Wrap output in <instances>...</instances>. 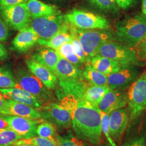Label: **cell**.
Returning a JSON list of instances; mask_svg holds the SVG:
<instances>
[{
  "instance_id": "obj_22",
  "label": "cell",
  "mask_w": 146,
  "mask_h": 146,
  "mask_svg": "<svg viewBox=\"0 0 146 146\" xmlns=\"http://www.w3.org/2000/svg\"><path fill=\"white\" fill-rule=\"evenodd\" d=\"M33 58L54 73L59 59V55L56 50L46 47L37 49L34 53Z\"/></svg>"
},
{
  "instance_id": "obj_41",
  "label": "cell",
  "mask_w": 146,
  "mask_h": 146,
  "mask_svg": "<svg viewBox=\"0 0 146 146\" xmlns=\"http://www.w3.org/2000/svg\"><path fill=\"white\" fill-rule=\"evenodd\" d=\"M7 98L0 92V110H2L5 106Z\"/></svg>"
},
{
  "instance_id": "obj_38",
  "label": "cell",
  "mask_w": 146,
  "mask_h": 146,
  "mask_svg": "<svg viewBox=\"0 0 146 146\" xmlns=\"http://www.w3.org/2000/svg\"><path fill=\"white\" fill-rule=\"evenodd\" d=\"M28 0H0V7H7L26 3Z\"/></svg>"
},
{
  "instance_id": "obj_29",
  "label": "cell",
  "mask_w": 146,
  "mask_h": 146,
  "mask_svg": "<svg viewBox=\"0 0 146 146\" xmlns=\"http://www.w3.org/2000/svg\"><path fill=\"white\" fill-rule=\"evenodd\" d=\"M22 144H31L35 146H58L56 140H53L40 136H35L29 139H22L15 142L13 145Z\"/></svg>"
},
{
  "instance_id": "obj_25",
  "label": "cell",
  "mask_w": 146,
  "mask_h": 146,
  "mask_svg": "<svg viewBox=\"0 0 146 146\" xmlns=\"http://www.w3.org/2000/svg\"><path fill=\"white\" fill-rule=\"evenodd\" d=\"M84 80L89 84L94 86L107 84V76L95 69L89 63H87L82 70Z\"/></svg>"
},
{
  "instance_id": "obj_37",
  "label": "cell",
  "mask_w": 146,
  "mask_h": 146,
  "mask_svg": "<svg viewBox=\"0 0 146 146\" xmlns=\"http://www.w3.org/2000/svg\"><path fill=\"white\" fill-rule=\"evenodd\" d=\"M117 6L122 9H127L134 5L136 0H114Z\"/></svg>"
},
{
  "instance_id": "obj_8",
  "label": "cell",
  "mask_w": 146,
  "mask_h": 146,
  "mask_svg": "<svg viewBox=\"0 0 146 146\" xmlns=\"http://www.w3.org/2000/svg\"><path fill=\"white\" fill-rule=\"evenodd\" d=\"M66 16L70 25L80 29H109L108 21L101 16L87 11L73 9Z\"/></svg>"
},
{
  "instance_id": "obj_6",
  "label": "cell",
  "mask_w": 146,
  "mask_h": 146,
  "mask_svg": "<svg viewBox=\"0 0 146 146\" xmlns=\"http://www.w3.org/2000/svg\"><path fill=\"white\" fill-rule=\"evenodd\" d=\"M16 82L20 88L34 95L42 103L49 102L52 99L50 89L46 88L41 81L26 68H19L16 72Z\"/></svg>"
},
{
  "instance_id": "obj_33",
  "label": "cell",
  "mask_w": 146,
  "mask_h": 146,
  "mask_svg": "<svg viewBox=\"0 0 146 146\" xmlns=\"http://www.w3.org/2000/svg\"><path fill=\"white\" fill-rule=\"evenodd\" d=\"M89 2L100 10L116 13L119 9L114 0H88Z\"/></svg>"
},
{
  "instance_id": "obj_35",
  "label": "cell",
  "mask_w": 146,
  "mask_h": 146,
  "mask_svg": "<svg viewBox=\"0 0 146 146\" xmlns=\"http://www.w3.org/2000/svg\"><path fill=\"white\" fill-rule=\"evenodd\" d=\"M133 49L140 60L143 61L146 59V36Z\"/></svg>"
},
{
  "instance_id": "obj_9",
  "label": "cell",
  "mask_w": 146,
  "mask_h": 146,
  "mask_svg": "<svg viewBox=\"0 0 146 146\" xmlns=\"http://www.w3.org/2000/svg\"><path fill=\"white\" fill-rule=\"evenodd\" d=\"M0 15L11 29L21 31L30 26L31 16L26 3L0 7Z\"/></svg>"
},
{
  "instance_id": "obj_44",
  "label": "cell",
  "mask_w": 146,
  "mask_h": 146,
  "mask_svg": "<svg viewBox=\"0 0 146 146\" xmlns=\"http://www.w3.org/2000/svg\"><path fill=\"white\" fill-rule=\"evenodd\" d=\"M102 146H111L110 145V144L109 145H103Z\"/></svg>"
},
{
  "instance_id": "obj_16",
  "label": "cell",
  "mask_w": 146,
  "mask_h": 146,
  "mask_svg": "<svg viewBox=\"0 0 146 146\" xmlns=\"http://www.w3.org/2000/svg\"><path fill=\"white\" fill-rule=\"evenodd\" d=\"M110 136L114 141H119L128 125L129 110L125 107L115 110L110 113Z\"/></svg>"
},
{
  "instance_id": "obj_7",
  "label": "cell",
  "mask_w": 146,
  "mask_h": 146,
  "mask_svg": "<svg viewBox=\"0 0 146 146\" xmlns=\"http://www.w3.org/2000/svg\"><path fill=\"white\" fill-rule=\"evenodd\" d=\"M127 95L129 116L134 120L146 110V73L131 84Z\"/></svg>"
},
{
  "instance_id": "obj_10",
  "label": "cell",
  "mask_w": 146,
  "mask_h": 146,
  "mask_svg": "<svg viewBox=\"0 0 146 146\" xmlns=\"http://www.w3.org/2000/svg\"><path fill=\"white\" fill-rule=\"evenodd\" d=\"M43 120L56 125L61 129H67L72 125V118L68 110L60 104L48 103L38 110Z\"/></svg>"
},
{
  "instance_id": "obj_4",
  "label": "cell",
  "mask_w": 146,
  "mask_h": 146,
  "mask_svg": "<svg viewBox=\"0 0 146 146\" xmlns=\"http://www.w3.org/2000/svg\"><path fill=\"white\" fill-rule=\"evenodd\" d=\"M75 31L82 47L87 63L90 62L92 58L98 54L100 47L103 43L115 40L112 32L108 29L86 30L75 28Z\"/></svg>"
},
{
  "instance_id": "obj_31",
  "label": "cell",
  "mask_w": 146,
  "mask_h": 146,
  "mask_svg": "<svg viewBox=\"0 0 146 146\" xmlns=\"http://www.w3.org/2000/svg\"><path fill=\"white\" fill-rule=\"evenodd\" d=\"M69 31L71 35L70 42L72 44L74 52L76 54V56L78 57V59L81 63L82 64H85L86 63H87L86 58L85 56L82 46L78 40V37L77 36L75 31V28L72 26L71 25H70Z\"/></svg>"
},
{
  "instance_id": "obj_1",
  "label": "cell",
  "mask_w": 146,
  "mask_h": 146,
  "mask_svg": "<svg viewBox=\"0 0 146 146\" xmlns=\"http://www.w3.org/2000/svg\"><path fill=\"white\" fill-rule=\"evenodd\" d=\"M56 94L61 106L68 110L72 118V126L76 135L94 146L101 141V118L99 107L72 94L60 89Z\"/></svg>"
},
{
  "instance_id": "obj_3",
  "label": "cell",
  "mask_w": 146,
  "mask_h": 146,
  "mask_svg": "<svg viewBox=\"0 0 146 146\" xmlns=\"http://www.w3.org/2000/svg\"><path fill=\"white\" fill-rule=\"evenodd\" d=\"M98 54L114 60L122 66L133 65L142 67L145 63L140 60L133 48L115 40L104 42L100 47Z\"/></svg>"
},
{
  "instance_id": "obj_17",
  "label": "cell",
  "mask_w": 146,
  "mask_h": 146,
  "mask_svg": "<svg viewBox=\"0 0 146 146\" xmlns=\"http://www.w3.org/2000/svg\"><path fill=\"white\" fill-rule=\"evenodd\" d=\"M0 115H15L35 120L42 119L38 110L28 105L7 98L5 107L0 110Z\"/></svg>"
},
{
  "instance_id": "obj_40",
  "label": "cell",
  "mask_w": 146,
  "mask_h": 146,
  "mask_svg": "<svg viewBox=\"0 0 146 146\" xmlns=\"http://www.w3.org/2000/svg\"><path fill=\"white\" fill-rule=\"evenodd\" d=\"M11 129L8 123L4 119L0 116V129Z\"/></svg>"
},
{
  "instance_id": "obj_19",
  "label": "cell",
  "mask_w": 146,
  "mask_h": 146,
  "mask_svg": "<svg viewBox=\"0 0 146 146\" xmlns=\"http://www.w3.org/2000/svg\"><path fill=\"white\" fill-rule=\"evenodd\" d=\"M39 38L31 26L19 31L11 42L13 49L16 52H26L34 46Z\"/></svg>"
},
{
  "instance_id": "obj_30",
  "label": "cell",
  "mask_w": 146,
  "mask_h": 146,
  "mask_svg": "<svg viewBox=\"0 0 146 146\" xmlns=\"http://www.w3.org/2000/svg\"><path fill=\"white\" fill-rule=\"evenodd\" d=\"M37 135L43 137L56 140L57 136L56 131L55 127L49 122H42L37 125L36 129Z\"/></svg>"
},
{
  "instance_id": "obj_36",
  "label": "cell",
  "mask_w": 146,
  "mask_h": 146,
  "mask_svg": "<svg viewBox=\"0 0 146 146\" xmlns=\"http://www.w3.org/2000/svg\"><path fill=\"white\" fill-rule=\"evenodd\" d=\"M9 36V27L0 17V42H5Z\"/></svg>"
},
{
  "instance_id": "obj_28",
  "label": "cell",
  "mask_w": 146,
  "mask_h": 146,
  "mask_svg": "<svg viewBox=\"0 0 146 146\" xmlns=\"http://www.w3.org/2000/svg\"><path fill=\"white\" fill-rule=\"evenodd\" d=\"M56 141L58 146H89L83 140L72 133L63 136L57 135Z\"/></svg>"
},
{
  "instance_id": "obj_15",
  "label": "cell",
  "mask_w": 146,
  "mask_h": 146,
  "mask_svg": "<svg viewBox=\"0 0 146 146\" xmlns=\"http://www.w3.org/2000/svg\"><path fill=\"white\" fill-rule=\"evenodd\" d=\"M28 69L50 90H56L58 87V80L54 74L48 68L37 61L34 58H29L26 61Z\"/></svg>"
},
{
  "instance_id": "obj_13",
  "label": "cell",
  "mask_w": 146,
  "mask_h": 146,
  "mask_svg": "<svg viewBox=\"0 0 146 146\" xmlns=\"http://www.w3.org/2000/svg\"><path fill=\"white\" fill-rule=\"evenodd\" d=\"M58 82H76L85 81L82 70L77 68L64 58L59 56V59L54 72Z\"/></svg>"
},
{
  "instance_id": "obj_43",
  "label": "cell",
  "mask_w": 146,
  "mask_h": 146,
  "mask_svg": "<svg viewBox=\"0 0 146 146\" xmlns=\"http://www.w3.org/2000/svg\"><path fill=\"white\" fill-rule=\"evenodd\" d=\"M11 146H35L33 145H31V144H22V145H13Z\"/></svg>"
},
{
  "instance_id": "obj_42",
  "label": "cell",
  "mask_w": 146,
  "mask_h": 146,
  "mask_svg": "<svg viewBox=\"0 0 146 146\" xmlns=\"http://www.w3.org/2000/svg\"><path fill=\"white\" fill-rule=\"evenodd\" d=\"M142 12L143 14L146 16V0H142Z\"/></svg>"
},
{
  "instance_id": "obj_2",
  "label": "cell",
  "mask_w": 146,
  "mask_h": 146,
  "mask_svg": "<svg viewBox=\"0 0 146 146\" xmlns=\"http://www.w3.org/2000/svg\"><path fill=\"white\" fill-rule=\"evenodd\" d=\"M115 33L120 42L134 48L146 36V16L143 14L119 21Z\"/></svg>"
},
{
  "instance_id": "obj_20",
  "label": "cell",
  "mask_w": 146,
  "mask_h": 146,
  "mask_svg": "<svg viewBox=\"0 0 146 146\" xmlns=\"http://www.w3.org/2000/svg\"><path fill=\"white\" fill-rule=\"evenodd\" d=\"M26 5L31 18L61 14L56 6L44 3L39 0H28Z\"/></svg>"
},
{
  "instance_id": "obj_32",
  "label": "cell",
  "mask_w": 146,
  "mask_h": 146,
  "mask_svg": "<svg viewBox=\"0 0 146 146\" xmlns=\"http://www.w3.org/2000/svg\"><path fill=\"white\" fill-rule=\"evenodd\" d=\"M22 137L11 129H0V146H11Z\"/></svg>"
},
{
  "instance_id": "obj_34",
  "label": "cell",
  "mask_w": 146,
  "mask_h": 146,
  "mask_svg": "<svg viewBox=\"0 0 146 146\" xmlns=\"http://www.w3.org/2000/svg\"><path fill=\"white\" fill-rule=\"evenodd\" d=\"M101 131L104 135L107 138L111 146H116L114 141L111 139L110 134V114H106L101 111Z\"/></svg>"
},
{
  "instance_id": "obj_5",
  "label": "cell",
  "mask_w": 146,
  "mask_h": 146,
  "mask_svg": "<svg viewBox=\"0 0 146 146\" xmlns=\"http://www.w3.org/2000/svg\"><path fill=\"white\" fill-rule=\"evenodd\" d=\"M30 26L40 38L47 40L58 33L70 28L66 15H58L31 18Z\"/></svg>"
},
{
  "instance_id": "obj_27",
  "label": "cell",
  "mask_w": 146,
  "mask_h": 146,
  "mask_svg": "<svg viewBox=\"0 0 146 146\" xmlns=\"http://www.w3.org/2000/svg\"><path fill=\"white\" fill-rule=\"evenodd\" d=\"M56 50L60 56L64 58L77 68H80L81 67H82V64L74 52L71 42H68L64 44Z\"/></svg>"
},
{
  "instance_id": "obj_21",
  "label": "cell",
  "mask_w": 146,
  "mask_h": 146,
  "mask_svg": "<svg viewBox=\"0 0 146 146\" xmlns=\"http://www.w3.org/2000/svg\"><path fill=\"white\" fill-rule=\"evenodd\" d=\"M89 63L93 68L106 75L115 73L122 65L114 60L96 54L92 58Z\"/></svg>"
},
{
  "instance_id": "obj_18",
  "label": "cell",
  "mask_w": 146,
  "mask_h": 146,
  "mask_svg": "<svg viewBox=\"0 0 146 146\" xmlns=\"http://www.w3.org/2000/svg\"><path fill=\"white\" fill-rule=\"evenodd\" d=\"M0 92L7 99L28 105L37 110H41L44 106L34 95L20 88H0Z\"/></svg>"
},
{
  "instance_id": "obj_26",
  "label": "cell",
  "mask_w": 146,
  "mask_h": 146,
  "mask_svg": "<svg viewBox=\"0 0 146 146\" xmlns=\"http://www.w3.org/2000/svg\"><path fill=\"white\" fill-rule=\"evenodd\" d=\"M20 88L11 68L5 66L0 67V88Z\"/></svg>"
},
{
  "instance_id": "obj_24",
  "label": "cell",
  "mask_w": 146,
  "mask_h": 146,
  "mask_svg": "<svg viewBox=\"0 0 146 146\" xmlns=\"http://www.w3.org/2000/svg\"><path fill=\"white\" fill-rule=\"evenodd\" d=\"M68 29L64 30L58 33V34L47 40L38 38L37 43L41 46L57 50L64 44L70 42L71 35Z\"/></svg>"
},
{
  "instance_id": "obj_23",
  "label": "cell",
  "mask_w": 146,
  "mask_h": 146,
  "mask_svg": "<svg viewBox=\"0 0 146 146\" xmlns=\"http://www.w3.org/2000/svg\"><path fill=\"white\" fill-rule=\"evenodd\" d=\"M110 89L108 85L94 86L87 83L84 90L82 99L98 106L104 96Z\"/></svg>"
},
{
  "instance_id": "obj_12",
  "label": "cell",
  "mask_w": 146,
  "mask_h": 146,
  "mask_svg": "<svg viewBox=\"0 0 146 146\" xmlns=\"http://www.w3.org/2000/svg\"><path fill=\"white\" fill-rule=\"evenodd\" d=\"M8 123L11 129L21 136L22 139H29L37 136V125L43 119L35 120L15 115H0Z\"/></svg>"
},
{
  "instance_id": "obj_11",
  "label": "cell",
  "mask_w": 146,
  "mask_h": 146,
  "mask_svg": "<svg viewBox=\"0 0 146 146\" xmlns=\"http://www.w3.org/2000/svg\"><path fill=\"white\" fill-rule=\"evenodd\" d=\"M139 66H122L115 73L107 75V84L111 89L122 90L130 86L139 77L141 70Z\"/></svg>"
},
{
  "instance_id": "obj_39",
  "label": "cell",
  "mask_w": 146,
  "mask_h": 146,
  "mask_svg": "<svg viewBox=\"0 0 146 146\" xmlns=\"http://www.w3.org/2000/svg\"><path fill=\"white\" fill-rule=\"evenodd\" d=\"M8 52L4 44L0 42V61H5L8 58Z\"/></svg>"
},
{
  "instance_id": "obj_14",
  "label": "cell",
  "mask_w": 146,
  "mask_h": 146,
  "mask_svg": "<svg viewBox=\"0 0 146 146\" xmlns=\"http://www.w3.org/2000/svg\"><path fill=\"white\" fill-rule=\"evenodd\" d=\"M128 104L127 93L120 89H111L104 95L98 107L100 110L110 114L114 110L125 107Z\"/></svg>"
}]
</instances>
